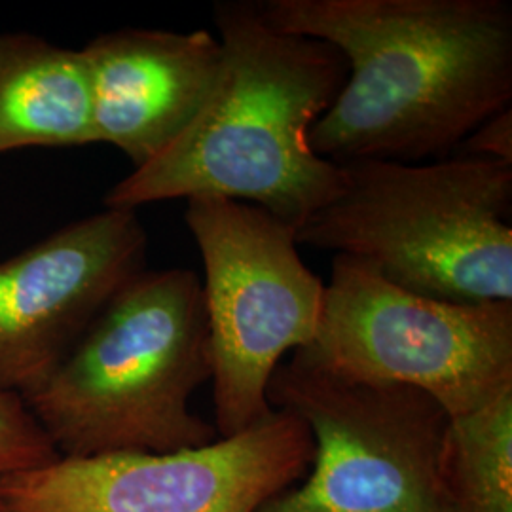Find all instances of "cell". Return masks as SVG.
Wrapping results in <instances>:
<instances>
[{
  "instance_id": "cell-6",
  "label": "cell",
  "mask_w": 512,
  "mask_h": 512,
  "mask_svg": "<svg viewBox=\"0 0 512 512\" xmlns=\"http://www.w3.org/2000/svg\"><path fill=\"white\" fill-rule=\"evenodd\" d=\"M294 353L349 380L420 389L458 418L512 391V302L421 296L334 255L317 336Z\"/></svg>"
},
{
  "instance_id": "cell-1",
  "label": "cell",
  "mask_w": 512,
  "mask_h": 512,
  "mask_svg": "<svg viewBox=\"0 0 512 512\" xmlns=\"http://www.w3.org/2000/svg\"><path fill=\"white\" fill-rule=\"evenodd\" d=\"M285 33L344 55L348 80L311 128L313 152L420 164L448 158L512 101L507 0H260Z\"/></svg>"
},
{
  "instance_id": "cell-3",
  "label": "cell",
  "mask_w": 512,
  "mask_h": 512,
  "mask_svg": "<svg viewBox=\"0 0 512 512\" xmlns=\"http://www.w3.org/2000/svg\"><path fill=\"white\" fill-rule=\"evenodd\" d=\"M211 372L202 279L143 270L23 401L59 458L167 454L219 439L190 410Z\"/></svg>"
},
{
  "instance_id": "cell-12",
  "label": "cell",
  "mask_w": 512,
  "mask_h": 512,
  "mask_svg": "<svg viewBox=\"0 0 512 512\" xmlns=\"http://www.w3.org/2000/svg\"><path fill=\"white\" fill-rule=\"evenodd\" d=\"M440 484L448 512H512V391L450 418Z\"/></svg>"
},
{
  "instance_id": "cell-9",
  "label": "cell",
  "mask_w": 512,
  "mask_h": 512,
  "mask_svg": "<svg viewBox=\"0 0 512 512\" xmlns=\"http://www.w3.org/2000/svg\"><path fill=\"white\" fill-rule=\"evenodd\" d=\"M137 211L103 209L0 262V393L25 399L145 270Z\"/></svg>"
},
{
  "instance_id": "cell-14",
  "label": "cell",
  "mask_w": 512,
  "mask_h": 512,
  "mask_svg": "<svg viewBox=\"0 0 512 512\" xmlns=\"http://www.w3.org/2000/svg\"><path fill=\"white\" fill-rule=\"evenodd\" d=\"M461 154L512 164V110L488 118L461 143Z\"/></svg>"
},
{
  "instance_id": "cell-8",
  "label": "cell",
  "mask_w": 512,
  "mask_h": 512,
  "mask_svg": "<svg viewBox=\"0 0 512 512\" xmlns=\"http://www.w3.org/2000/svg\"><path fill=\"white\" fill-rule=\"evenodd\" d=\"M315 444L287 410L167 454L59 458L0 476L8 512H258L310 473Z\"/></svg>"
},
{
  "instance_id": "cell-13",
  "label": "cell",
  "mask_w": 512,
  "mask_h": 512,
  "mask_svg": "<svg viewBox=\"0 0 512 512\" xmlns=\"http://www.w3.org/2000/svg\"><path fill=\"white\" fill-rule=\"evenodd\" d=\"M55 459L59 454L25 401L0 393V476L37 469Z\"/></svg>"
},
{
  "instance_id": "cell-7",
  "label": "cell",
  "mask_w": 512,
  "mask_h": 512,
  "mask_svg": "<svg viewBox=\"0 0 512 512\" xmlns=\"http://www.w3.org/2000/svg\"><path fill=\"white\" fill-rule=\"evenodd\" d=\"M268 401L306 423L315 454L304 482L258 512H448L440 456L450 416L427 393L349 380L293 353Z\"/></svg>"
},
{
  "instance_id": "cell-2",
  "label": "cell",
  "mask_w": 512,
  "mask_h": 512,
  "mask_svg": "<svg viewBox=\"0 0 512 512\" xmlns=\"http://www.w3.org/2000/svg\"><path fill=\"white\" fill-rule=\"evenodd\" d=\"M213 21L222 73L183 133L105 196L107 209L224 198L253 203L300 228L344 188L342 165L313 152L311 128L348 80L344 55L285 33L255 0H219Z\"/></svg>"
},
{
  "instance_id": "cell-5",
  "label": "cell",
  "mask_w": 512,
  "mask_h": 512,
  "mask_svg": "<svg viewBox=\"0 0 512 512\" xmlns=\"http://www.w3.org/2000/svg\"><path fill=\"white\" fill-rule=\"evenodd\" d=\"M184 222L205 270L215 429L234 437L272 414L270 380L313 344L325 283L298 253L296 228L258 205L192 198Z\"/></svg>"
},
{
  "instance_id": "cell-4",
  "label": "cell",
  "mask_w": 512,
  "mask_h": 512,
  "mask_svg": "<svg viewBox=\"0 0 512 512\" xmlns=\"http://www.w3.org/2000/svg\"><path fill=\"white\" fill-rule=\"evenodd\" d=\"M342 171L344 188L296 230L298 245L365 262L421 296L512 302V164L458 154Z\"/></svg>"
},
{
  "instance_id": "cell-11",
  "label": "cell",
  "mask_w": 512,
  "mask_h": 512,
  "mask_svg": "<svg viewBox=\"0 0 512 512\" xmlns=\"http://www.w3.org/2000/svg\"><path fill=\"white\" fill-rule=\"evenodd\" d=\"M95 145L90 69L82 50L0 33V154Z\"/></svg>"
},
{
  "instance_id": "cell-15",
  "label": "cell",
  "mask_w": 512,
  "mask_h": 512,
  "mask_svg": "<svg viewBox=\"0 0 512 512\" xmlns=\"http://www.w3.org/2000/svg\"><path fill=\"white\" fill-rule=\"evenodd\" d=\"M0 512H8V511H6V507H4V505H2V501H0Z\"/></svg>"
},
{
  "instance_id": "cell-10",
  "label": "cell",
  "mask_w": 512,
  "mask_h": 512,
  "mask_svg": "<svg viewBox=\"0 0 512 512\" xmlns=\"http://www.w3.org/2000/svg\"><path fill=\"white\" fill-rule=\"evenodd\" d=\"M90 69L95 145L147 164L188 128L222 73L219 37L198 29H120L82 48Z\"/></svg>"
}]
</instances>
